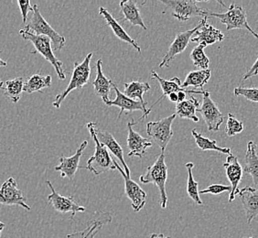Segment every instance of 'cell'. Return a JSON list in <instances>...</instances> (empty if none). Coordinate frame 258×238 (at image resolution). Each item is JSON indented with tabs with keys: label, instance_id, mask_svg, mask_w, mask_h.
<instances>
[{
	"label": "cell",
	"instance_id": "41",
	"mask_svg": "<svg viewBox=\"0 0 258 238\" xmlns=\"http://www.w3.org/2000/svg\"><path fill=\"white\" fill-rule=\"evenodd\" d=\"M188 93H186V92H179L178 93V97H179V103H181V102H183L186 100V95H187Z\"/></svg>",
	"mask_w": 258,
	"mask_h": 238
},
{
	"label": "cell",
	"instance_id": "20",
	"mask_svg": "<svg viewBox=\"0 0 258 238\" xmlns=\"http://www.w3.org/2000/svg\"><path fill=\"white\" fill-rule=\"evenodd\" d=\"M135 125L134 121L128 122L127 129H128V135H127V148L129 149L128 157H139L142 158L147 153V149L152 146L151 141L149 139H145L140 135L136 132L133 129Z\"/></svg>",
	"mask_w": 258,
	"mask_h": 238
},
{
	"label": "cell",
	"instance_id": "46",
	"mask_svg": "<svg viewBox=\"0 0 258 238\" xmlns=\"http://www.w3.org/2000/svg\"><path fill=\"white\" fill-rule=\"evenodd\" d=\"M243 238H253V237H243Z\"/></svg>",
	"mask_w": 258,
	"mask_h": 238
},
{
	"label": "cell",
	"instance_id": "28",
	"mask_svg": "<svg viewBox=\"0 0 258 238\" xmlns=\"http://www.w3.org/2000/svg\"><path fill=\"white\" fill-rule=\"evenodd\" d=\"M149 89L150 85L148 82L131 81L130 83L124 84V94L130 99H139L142 104H148V102H145L143 95Z\"/></svg>",
	"mask_w": 258,
	"mask_h": 238
},
{
	"label": "cell",
	"instance_id": "1",
	"mask_svg": "<svg viewBox=\"0 0 258 238\" xmlns=\"http://www.w3.org/2000/svg\"><path fill=\"white\" fill-rule=\"evenodd\" d=\"M168 178V167L165 161V151H161L155 163L148 167L146 173L140 176L139 181L142 184H154L159 189L160 194V206L167 208L168 195L166 193V183Z\"/></svg>",
	"mask_w": 258,
	"mask_h": 238
},
{
	"label": "cell",
	"instance_id": "39",
	"mask_svg": "<svg viewBox=\"0 0 258 238\" xmlns=\"http://www.w3.org/2000/svg\"><path fill=\"white\" fill-rule=\"evenodd\" d=\"M258 75V57L256 61L254 62V64L252 65V67L246 72V74L243 76V81L249 79L253 76H256Z\"/></svg>",
	"mask_w": 258,
	"mask_h": 238
},
{
	"label": "cell",
	"instance_id": "30",
	"mask_svg": "<svg viewBox=\"0 0 258 238\" xmlns=\"http://www.w3.org/2000/svg\"><path fill=\"white\" fill-rule=\"evenodd\" d=\"M211 73L212 71L210 69L197 70L190 72L182 82V87L184 89H188L189 86L195 88H203L208 83Z\"/></svg>",
	"mask_w": 258,
	"mask_h": 238
},
{
	"label": "cell",
	"instance_id": "12",
	"mask_svg": "<svg viewBox=\"0 0 258 238\" xmlns=\"http://www.w3.org/2000/svg\"><path fill=\"white\" fill-rule=\"evenodd\" d=\"M114 160V159H113ZM115 169L119 171L124 180V193L126 194L127 198L131 201L132 208L136 213H139L144 208L147 204V194L145 193L139 184L134 182L132 178L126 176L124 169L120 167L119 164L114 160Z\"/></svg>",
	"mask_w": 258,
	"mask_h": 238
},
{
	"label": "cell",
	"instance_id": "18",
	"mask_svg": "<svg viewBox=\"0 0 258 238\" xmlns=\"http://www.w3.org/2000/svg\"><path fill=\"white\" fill-rule=\"evenodd\" d=\"M95 132L100 143L104 145L106 149H109L114 157H116L117 159H119V161H121V163L124 167V172L126 174V176L130 177V169H129L128 166L125 163L124 151H123L122 147L116 141V139H114V136L108 131H104V130L98 129L96 123H95Z\"/></svg>",
	"mask_w": 258,
	"mask_h": 238
},
{
	"label": "cell",
	"instance_id": "36",
	"mask_svg": "<svg viewBox=\"0 0 258 238\" xmlns=\"http://www.w3.org/2000/svg\"><path fill=\"white\" fill-rule=\"evenodd\" d=\"M233 94L235 96H243L248 101L258 103V88L256 87L238 86V87L234 88Z\"/></svg>",
	"mask_w": 258,
	"mask_h": 238
},
{
	"label": "cell",
	"instance_id": "5",
	"mask_svg": "<svg viewBox=\"0 0 258 238\" xmlns=\"http://www.w3.org/2000/svg\"><path fill=\"white\" fill-rule=\"evenodd\" d=\"M24 30L38 36L48 37L53 45V50L59 51L64 47L65 42H66L64 36L59 34L49 24V22L45 20L43 16L41 15L39 6L36 4L33 5L32 17L30 19L29 24L24 28Z\"/></svg>",
	"mask_w": 258,
	"mask_h": 238
},
{
	"label": "cell",
	"instance_id": "21",
	"mask_svg": "<svg viewBox=\"0 0 258 238\" xmlns=\"http://www.w3.org/2000/svg\"><path fill=\"white\" fill-rule=\"evenodd\" d=\"M99 14L104 18L105 21H106V24L109 26L111 28V30H113L114 34L120 40L126 42L127 44L132 45L134 47L136 50L139 51V53H141V47L139 46L137 41L131 38L126 31L123 29V27L120 25L118 20H115L113 16L111 15L108 10L106 9H104L103 7H101L99 9Z\"/></svg>",
	"mask_w": 258,
	"mask_h": 238
},
{
	"label": "cell",
	"instance_id": "2",
	"mask_svg": "<svg viewBox=\"0 0 258 238\" xmlns=\"http://www.w3.org/2000/svg\"><path fill=\"white\" fill-rule=\"evenodd\" d=\"M87 129H89L90 135L94 139L95 145V151L94 155L88 159L86 166H80L82 169H86L95 175L107 172L110 170H114V160L110 156L109 152L104 145L101 144L97 139L95 132V123H88Z\"/></svg>",
	"mask_w": 258,
	"mask_h": 238
},
{
	"label": "cell",
	"instance_id": "14",
	"mask_svg": "<svg viewBox=\"0 0 258 238\" xmlns=\"http://www.w3.org/2000/svg\"><path fill=\"white\" fill-rule=\"evenodd\" d=\"M46 184L51 191V194L48 196V201L55 211L60 213H71L72 218H74L75 214L83 213L86 210L85 207L77 204L74 197H65L58 194L50 181H46Z\"/></svg>",
	"mask_w": 258,
	"mask_h": 238
},
{
	"label": "cell",
	"instance_id": "44",
	"mask_svg": "<svg viewBox=\"0 0 258 238\" xmlns=\"http://www.w3.org/2000/svg\"><path fill=\"white\" fill-rule=\"evenodd\" d=\"M5 223H2V222L0 221V236H1V233H2V231L5 228Z\"/></svg>",
	"mask_w": 258,
	"mask_h": 238
},
{
	"label": "cell",
	"instance_id": "40",
	"mask_svg": "<svg viewBox=\"0 0 258 238\" xmlns=\"http://www.w3.org/2000/svg\"><path fill=\"white\" fill-rule=\"evenodd\" d=\"M169 98L172 103H179V97H178V93H172L169 95Z\"/></svg>",
	"mask_w": 258,
	"mask_h": 238
},
{
	"label": "cell",
	"instance_id": "9",
	"mask_svg": "<svg viewBox=\"0 0 258 238\" xmlns=\"http://www.w3.org/2000/svg\"><path fill=\"white\" fill-rule=\"evenodd\" d=\"M207 20H208V17H204L202 19V20L200 21L198 25L196 26L194 29L191 30H185V31H181L179 32L178 34L176 35L175 39H174L172 43L169 46V50L167 51V53L165 54V56L162 59V62L160 63L159 67L160 68H164V67H169L170 63L173 61L174 58L177 56V55L182 53L185 49L188 47L189 45V40L192 38L196 31L200 30L203 26L207 23Z\"/></svg>",
	"mask_w": 258,
	"mask_h": 238
},
{
	"label": "cell",
	"instance_id": "4",
	"mask_svg": "<svg viewBox=\"0 0 258 238\" xmlns=\"http://www.w3.org/2000/svg\"><path fill=\"white\" fill-rule=\"evenodd\" d=\"M20 34L24 40L31 41V43L34 46L35 50L32 51V53L37 52L42 55L44 59L50 62L51 65L54 67L58 77L60 80H65L66 75L63 70V65L60 60H58V58L55 56L51 40L46 36H38L31 33L30 31H27L24 29L20 30Z\"/></svg>",
	"mask_w": 258,
	"mask_h": 238
},
{
	"label": "cell",
	"instance_id": "13",
	"mask_svg": "<svg viewBox=\"0 0 258 238\" xmlns=\"http://www.w3.org/2000/svg\"><path fill=\"white\" fill-rule=\"evenodd\" d=\"M27 199L22 192L18 188V184L14 178H9L0 188V204L2 205H18L30 211V206L26 203Z\"/></svg>",
	"mask_w": 258,
	"mask_h": 238
},
{
	"label": "cell",
	"instance_id": "29",
	"mask_svg": "<svg viewBox=\"0 0 258 238\" xmlns=\"http://www.w3.org/2000/svg\"><path fill=\"white\" fill-rule=\"evenodd\" d=\"M51 85V76L50 75H41L35 74L31 75L29 79L24 83L23 92L28 94H32L35 92H42V90L50 87Z\"/></svg>",
	"mask_w": 258,
	"mask_h": 238
},
{
	"label": "cell",
	"instance_id": "3",
	"mask_svg": "<svg viewBox=\"0 0 258 238\" xmlns=\"http://www.w3.org/2000/svg\"><path fill=\"white\" fill-rule=\"evenodd\" d=\"M92 57H93V52H89L85 56V60L82 63L75 62L69 85L60 94L55 97V100L52 103V105L55 108H60V104L72 91L82 89L85 85L89 83Z\"/></svg>",
	"mask_w": 258,
	"mask_h": 238
},
{
	"label": "cell",
	"instance_id": "35",
	"mask_svg": "<svg viewBox=\"0 0 258 238\" xmlns=\"http://www.w3.org/2000/svg\"><path fill=\"white\" fill-rule=\"evenodd\" d=\"M244 129L243 124L240 122L239 120L235 118V116L233 114L229 113L228 120L225 127V133L228 137H233L235 135L242 133Z\"/></svg>",
	"mask_w": 258,
	"mask_h": 238
},
{
	"label": "cell",
	"instance_id": "24",
	"mask_svg": "<svg viewBox=\"0 0 258 238\" xmlns=\"http://www.w3.org/2000/svg\"><path fill=\"white\" fill-rule=\"evenodd\" d=\"M256 147L257 146L253 141H249L247 143L243 169L244 173L248 174L252 177L255 188H258V154Z\"/></svg>",
	"mask_w": 258,
	"mask_h": 238
},
{
	"label": "cell",
	"instance_id": "33",
	"mask_svg": "<svg viewBox=\"0 0 258 238\" xmlns=\"http://www.w3.org/2000/svg\"><path fill=\"white\" fill-rule=\"evenodd\" d=\"M185 167L188 171V181H187V194L189 195L194 203L198 205H203V201L200 198V191H199V183L194 178L192 169L194 164L188 162L185 164Z\"/></svg>",
	"mask_w": 258,
	"mask_h": 238
},
{
	"label": "cell",
	"instance_id": "11",
	"mask_svg": "<svg viewBox=\"0 0 258 238\" xmlns=\"http://www.w3.org/2000/svg\"><path fill=\"white\" fill-rule=\"evenodd\" d=\"M111 86H112V88H114L116 97L113 101L110 100L105 104L107 106H117V107H119L120 113L118 116H117V118L121 117V115L124 113V111L127 112V113H132L134 111H142L143 115L137 122H135V125H137L139 121L146 118L149 115V114H148L149 109L147 108L148 104H142L139 100L130 99L127 96H125L122 92H120L117 85H115L113 81H111Z\"/></svg>",
	"mask_w": 258,
	"mask_h": 238
},
{
	"label": "cell",
	"instance_id": "32",
	"mask_svg": "<svg viewBox=\"0 0 258 238\" xmlns=\"http://www.w3.org/2000/svg\"><path fill=\"white\" fill-rule=\"evenodd\" d=\"M191 135L195 139V142L199 147V149L206 151V150H215L218 151L220 153L225 154V155H230L232 154L231 149L229 148H223V147H219L215 140H212V139L205 138L201 133H198L196 129H192L191 131Z\"/></svg>",
	"mask_w": 258,
	"mask_h": 238
},
{
	"label": "cell",
	"instance_id": "25",
	"mask_svg": "<svg viewBox=\"0 0 258 238\" xmlns=\"http://www.w3.org/2000/svg\"><path fill=\"white\" fill-rule=\"evenodd\" d=\"M102 60L99 59L96 62V78L93 82V85L95 87L96 94L99 95L103 99L104 104L110 101V92H111V80L107 79L104 76L103 70H102Z\"/></svg>",
	"mask_w": 258,
	"mask_h": 238
},
{
	"label": "cell",
	"instance_id": "16",
	"mask_svg": "<svg viewBox=\"0 0 258 238\" xmlns=\"http://www.w3.org/2000/svg\"><path fill=\"white\" fill-rule=\"evenodd\" d=\"M224 168L232 187V191L230 192L229 195V202L231 203L234 201L236 197V193L239 190V184L243 178V169L239 163L238 158L233 154H230L227 156L226 162L224 164Z\"/></svg>",
	"mask_w": 258,
	"mask_h": 238
},
{
	"label": "cell",
	"instance_id": "37",
	"mask_svg": "<svg viewBox=\"0 0 258 238\" xmlns=\"http://www.w3.org/2000/svg\"><path fill=\"white\" fill-rule=\"evenodd\" d=\"M232 187L223 184H212L208 188L204 189L203 191H200V194H211L214 195L223 194L225 192H231Z\"/></svg>",
	"mask_w": 258,
	"mask_h": 238
},
{
	"label": "cell",
	"instance_id": "15",
	"mask_svg": "<svg viewBox=\"0 0 258 238\" xmlns=\"http://www.w3.org/2000/svg\"><path fill=\"white\" fill-rule=\"evenodd\" d=\"M88 146V141L85 140L80 145L79 148L76 150L75 154L71 157H60V164L55 167L56 171H60L61 178H68L73 180L75 178V174L80 168V159L83 155L84 150Z\"/></svg>",
	"mask_w": 258,
	"mask_h": 238
},
{
	"label": "cell",
	"instance_id": "27",
	"mask_svg": "<svg viewBox=\"0 0 258 238\" xmlns=\"http://www.w3.org/2000/svg\"><path fill=\"white\" fill-rule=\"evenodd\" d=\"M200 108L199 100L196 99L194 95H190L189 100H185L181 103H178L176 105V115L180 118H187L192 120L194 122H199V117L196 115V111Z\"/></svg>",
	"mask_w": 258,
	"mask_h": 238
},
{
	"label": "cell",
	"instance_id": "42",
	"mask_svg": "<svg viewBox=\"0 0 258 238\" xmlns=\"http://www.w3.org/2000/svg\"><path fill=\"white\" fill-rule=\"evenodd\" d=\"M148 238H170L165 236L163 233H151Z\"/></svg>",
	"mask_w": 258,
	"mask_h": 238
},
{
	"label": "cell",
	"instance_id": "23",
	"mask_svg": "<svg viewBox=\"0 0 258 238\" xmlns=\"http://www.w3.org/2000/svg\"><path fill=\"white\" fill-rule=\"evenodd\" d=\"M224 40V35L214 26L205 23L190 39L191 42H198L208 45H213L216 42H221Z\"/></svg>",
	"mask_w": 258,
	"mask_h": 238
},
{
	"label": "cell",
	"instance_id": "38",
	"mask_svg": "<svg viewBox=\"0 0 258 238\" xmlns=\"http://www.w3.org/2000/svg\"><path fill=\"white\" fill-rule=\"evenodd\" d=\"M18 4L22 16V21L25 23L27 22L29 12L33 11V6H31L30 0H18Z\"/></svg>",
	"mask_w": 258,
	"mask_h": 238
},
{
	"label": "cell",
	"instance_id": "10",
	"mask_svg": "<svg viewBox=\"0 0 258 238\" xmlns=\"http://www.w3.org/2000/svg\"><path fill=\"white\" fill-rule=\"evenodd\" d=\"M198 112L203 115L209 131H219L221 125L224 123V115L219 110L214 100L211 98V94L207 91H204L203 93V103Z\"/></svg>",
	"mask_w": 258,
	"mask_h": 238
},
{
	"label": "cell",
	"instance_id": "17",
	"mask_svg": "<svg viewBox=\"0 0 258 238\" xmlns=\"http://www.w3.org/2000/svg\"><path fill=\"white\" fill-rule=\"evenodd\" d=\"M150 74H151L150 75L151 77L157 80L159 84H160V87H161V90H162V95L159 97V99L156 101V103H154V104L150 106V108H149V112H148L149 114H150L151 109L154 107L156 104L159 103V101L163 99L165 96H169V94H172V93L186 92V93L190 94H203V93H204V90L203 91H195V90L184 89L183 87H182V83L180 82V80L178 77H173V78H171L170 80H166L159 76V75L155 71H151Z\"/></svg>",
	"mask_w": 258,
	"mask_h": 238
},
{
	"label": "cell",
	"instance_id": "26",
	"mask_svg": "<svg viewBox=\"0 0 258 238\" xmlns=\"http://www.w3.org/2000/svg\"><path fill=\"white\" fill-rule=\"evenodd\" d=\"M111 219L112 217L109 213H103L101 215V218L90 221L85 230L70 233L67 235V238H95L104 223H110Z\"/></svg>",
	"mask_w": 258,
	"mask_h": 238
},
{
	"label": "cell",
	"instance_id": "8",
	"mask_svg": "<svg viewBox=\"0 0 258 238\" xmlns=\"http://www.w3.org/2000/svg\"><path fill=\"white\" fill-rule=\"evenodd\" d=\"M202 0H161L160 2L172 10L174 18L185 22L194 17H207V10H202L197 3Z\"/></svg>",
	"mask_w": 258,
	"mask_h": 238
},
{
	"label": "cell",
	"instance_id": "31",
	"mask_svg": "<svg viewBox=\"0 0 258 238\" xmlns=\"http://www.w3.org/2000/svg\"><path fill=\"white\" fill-rule=\"evenodd\" d=\"M24 87V80L21 77H17L15 79L9 80L2 87L4 94L12 103H18L21 97Z\"/></svg>",
	"mask_w": 258,
	"mask_h": 238
},
{
	"label": "cell",
	"instance_id": "19",
	"mask_svg": "<svg viewBox=\"0 0 258 238\" xmlns=\"http://www.w3.org/2000/svg\"><path fill=\"white\" fill-rule=\"evenodd\" d=\"M236 195L240 196L241 203L246 214L247 223L250 224L258 215V188L246 186L238 190Z\"/></svg>",
	"mask_w": 258,
	"mask_h": 238
},
{
	"label": "cell",
	"instance_id": "6",
	"mask_svg": "<svg viewBox=\"0 0 258 238\" xmlns=\"http://www.w3.org/2000/svg\"><path fill=\"white\" fill-rule=\"evenodd\" d=\"M207 17H214L221 20V22L226 26V30H248L253 37L258 39V34L249 26L247 21L246 11L242 6L233 3L230 6L228 10L224 13H214L207 11Z\"/></svg>",
	"mask_w": 258,
	"mask_h": 238
},
{
	"label": "cell",
	"instance_id": "45",
	"mask_svg": "<svg viewBox=\"0 0 258 238\" xmlns=\"http://www.w3.org/2000/svg\"><path fill=\"white\" fill-rule=\"evenodd\" d=\"M3 85H4V83L0 80V89H2V87H3Z\"/></svg>",
	"mask_w": 258,
	"mask_h": 238
},
{
	"label": "cell",
	"instance_id": "43",
	"mask_svg": "<svg viewBox=\"0 0 258 238\" xmlns=\"http://www.w3.org/2000/svg\"><path fill=\"white\" fill-rule=\"evenodd\" d=\"M8 66V63L5 62L4 60L1 59V57H0V68H2V67H7Z\"/></svg>",
	"mask_w": 258,
	"mask_h": 238
},
{
	"label": "cell",
	"instance_id": "7",
	"mask_svg": "<svg viewBox=\"0 0 258 238\" xmlns=\"http://www.w3.org/2000/svg\"><path fill=\"white\" fill-rule=\"evenodd\" d=\"M176 114H170L156 122H149L147 124V133L149 138L159 146L161 151H165L169 141L173 137L172 123L176 118Z\"/></svg>",
	"mask_w": 258,
	"mask_h": 238
},
{
	"label": "cell",
	"instance_id": "34",
	"mask_svg": "<svg viewBox=\"0 0 258 238\" xmlns=\"http://www.w3.org/2000/svg\"><path fill=\"white\" fill-rule=\"evenodd\" d=\"M205 47L207 46L204 43H200L198 46L194 48L189 54V58L192 61L194 66L199 70L209 69L210 60L204 52Z\"/></svg>",
	"mask_w": 258,
	"mask_h": 238
},
{
	"label": "cell",
	"instance_id": "22",
	"mask_svg": "<svg viewBox=\"0 0 258 238\" xmlns=\"http://www.w3.org/2000/svg\"><path fill=\"white\" fill-rule=\"evenodd\" d=\"M120 13L122 17H120L118 20L122 21H128L132 26H139L142 29L147 30L145 25L144 20L140 15L139 6L134 0H125L120 2Z\"/></svg>",
	"mask_w": 258,
	"mask_h": 238
}]
</instances>
